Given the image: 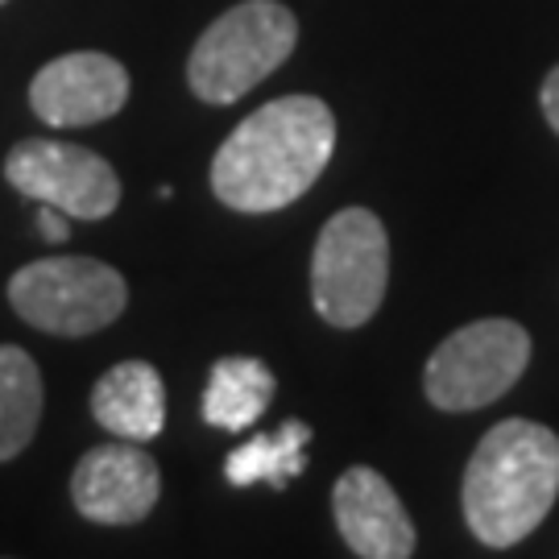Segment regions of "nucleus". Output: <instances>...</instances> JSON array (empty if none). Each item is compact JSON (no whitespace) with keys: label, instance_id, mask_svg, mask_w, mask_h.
Returning a JSON list of instances; mask_svg holds the SVG:
<instances>
[{"label":"nucleus","instance_id":"15","mask_svg":"<svg viewBox=\"0 0 559 559\" xmlns=\"http://www.w3.org/2000/svg\"><path fill=\"white\" fill-rule=\"evenodd\" d=\"M38 233L46 240H67V233H71V216H67V212H59V207H50V203H41Z\"/></svg>","mask_w":559,"mask_h":559},{"label":"nucleus","instance_id":"9","mask_svg":"<svg viewBox=\"0 0 559 559\" xmlns=\"http://www.w3.org/2000/svg\"><path fill=\"white\" fill-rule=\"evenodd\" d=\"M162 493V477L154 456L133 440L100 443L71 473V501L87 522L100 526H133L141 522Z\"/></svg>","mask_w":559,"mask_h":559},{"label":"nucleus","instance_id":"6","mask_svg":"<svg viewBox=\"0 0 559 559\" xmlns=\"http://www.w3.org/2000/svg\"><path fill=\"white\" fill-rule=\"evenodd\" d=\"M531 365V336L514 320H477L436 344L423 390L436 411H480L498 402Z\"/></svg>","mask_w":559,"mask_h":559},{"label":"nucleus","instance_id":"14","mask_svg":"<svg viewBox=\"0 0 559 559\" xmlns=\"http://www.w3.org/2000/svg\"><path fill=\"white\" fill-rule=\"evenodd\" d=\"M307 443H311V427L302 419H286L274 436H253L249 443L233 448L228 460H224V477H228V485H237V489L258 485V480L282 489L286 480L302 473Z\"/></svg>","mask_w":559,"mask_h":559},{"label":"nucleus","instance_id":"3","mask_svg":"<svg viewBox=\"0 0 559 559\" xmlns=\"http://www.w3.org/2000/svg\"><path fill=\"white\" fill-rule=\"evenodd\" d=\"M299 21L278 0H245L203 29L187 83L203 104H237L295 55Z\"/></svg>","mask_w":559,"mask_h":559},{"label":"nucleus","instance_id":"2","mask_svg":"<svg viewBox=\"0 0 559 559\" xmlns=\"http://www.w3.org/2000/svg\"><path fill=\"white\" fill-rule=\"evenodd\" d=\"M559 498V436L531 419H501L464 468V522L485 547L522 543Z\"/></svg>","mask_w":559,"mask_h":559},{"label":"nucleus","instance_id":"11","mask_svg":"<svg viewBox=\"0 0 559 559\" xmlns=\"http://www.w3.org/2000/svg\"><path fill=\"white\" fill-rule=\"evenodd\" d=\"M92 419L117 440L145 443L166 427V385L162 373L145 360L112 365L92 390Z\"/></svg>","mask_w":559,"mask_h":559},{"label":"nucleus","instance_id":"10","mask_svg":"<svg viewBox=\"0 0 559 559\" xmlns=\"http://www.w3.org/2000/svg\"><path fill=\"white\" fill-rule=\"evenodd\" d=\"M340 539L360 559H406L415 556V522L406 519L394 485L373 468H348L332 489Z\"/></svg>","mask_w":559,"mask_h":559},{"label":"nucleus","instance_id":"8","mask_svg":"<svg viewBox=\"0 0 559 559\" xmlns=\"http://www.w3.org/2000/svg\"><path fill=\"white\" fill-rule=\"evenodd\" d=\"M129 100V71L112 55L75 50L46 62L29 83V108L50 129H83L117 117Z\"/></svg>","mask_w":559,"mask_h":559},{"label":"nucleus","instance_id":"4","mask_svg":"<svg viewBox=\"0 0 559 559\" xmlns=\"http://www.w3.org/2000/svg\"><path fill=\"white\" fill-rule=\"evenodd\" d=\"M390 282V237L378 212L344 207L323 224L311 253V302L332 328L373 320Z\"/></svg>","mask_w":559,"mask_h":559},{"label":"nucleus","instance_id":"7","mask_svg":"<svg viewBox=\"0 0 559 559\" xmlns=\"http://www.w3.org/2000/svg\"><path fill=\"white\" fill-rule=\"evenodd\" d=\"M9 187L34 203H50L71 221H104L120 203L117 170L96 154L71 141L29 138L4 158Z\"/></svg>","mask_w":559,"mask_h":559},{"label":"nucleus","instance_id":"5","mask_svg":"<svg viewBox=\"0 0 559 559\" xmlns=\"http://www.w3.org/2000/svg\"><path fill=\"white\" fill-rule=\"evenodd\" d=\"M9 302L46 336L80 340L120 320L129 307V286L96 258H41L9 278Z\"/></svg>","mask_w":559,"mask_h":559},{"label":"nucleus","instance_id":"12","mask_svg":"<svg viewBox=\"0 0 559 559\" xmlns=\"http://www.w3.org/2000/svg\"><path fill=\"white\" fill-rule=\"evenodd\" d=\"M274 373L258 357H224L207 373L203 390V419L221 431H245L265 415L274 399Z\"/></svg>","mask_w":559,"mask_h":559},{"label":"nucleus","instance_id":"17","mask_svg":"<svg viewBox=\"0 0 559 559\" xmlns=\"http://www.w3.org/2000/svg\"><path fill=\"white\" fill-rule=\"evenodd\" d=\"M0 4H9V0H0Z\"/></svg>","mask_w":559,"mask_h":559},{"label":"nucleus","instance_id":"1","mask_svg":"<svg viewBox=\"0 0 559 559\" xmlns=\"http://www.w3.org/2000/svg\"><path fill=\"white\" fill-rule=\"evenodd\" d=\"M336 150V117L316 96H282L240 120L212 158L224 207L265 216L307 195Z\"/></svg>","mask_w":559,"mask_h":559},{"label":"nucleus","instance_id":"16","mask_svg":"<svg viewBox=\"0 0 559 559\" xmlns=\"http://www.w3.org/2000/svg\"><path fill=\"white\" fill-rule=\"evenodd\" d=\"M539 104H543V117H547V124L559 133V67L547 75V80H543Z\"/></svg>","mask_w":559,"mask_h":559},{"label":"nucleus","instance_id":"13","mask_svg":"<svg viewBox=\"0 0 559 559\" xmlns=\"http://www.w3.org/2000/svg\"><path fill=\"white\" fill-rule=\"evenodd\" d=\"M41 406H46V390H41L38 360L17 344H0V464L21 456L34 443Z\"/></svg>","mask_w":559,"mask_h":559}]
</instances>
